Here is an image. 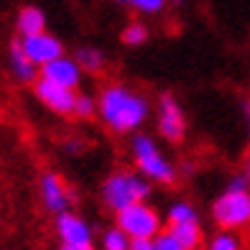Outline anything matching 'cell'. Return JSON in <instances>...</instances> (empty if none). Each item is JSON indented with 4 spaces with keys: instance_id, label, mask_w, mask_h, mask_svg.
I'll return each mask as SVG.
<instances>
[{
    "instance_id": "1",
    "label": "cell",
    "mask_w": 250,
    "mask_h": 250,
    "mask_svg": "<svg viewBox=\"0 0 250 250\" xmlns=\"http://www.w3.org/2000/svg\"><path fill=\"white\" fill-rule=\"evenodd\" d=\"M97 118L110 133L133 135L151 118V100L130 84L107 82L97 95Z\"/></svg>"
},
{
    "instance_id": "2",
    "label": "cell",
    "mask_w": 250,
    "mask_h": 250,
    "mask_svg": "<svg viewBox=\"0 0 250 250\" xmlns=\"http://www.w3.org/2000/svg\"><path fill=\"white\" fill-rule=\"evenodd\" d=\"M153 191V181L146 179L141 171H112L100 187V202L107 212H120L125 207H130L135 202H148Z\"/></svg>"
},
{
    "instance_id": "3",
    "label": "cell",
    "mask_w": 250,
    "mask_h": 250,
    "mask_svg": "<svg viewBox=\"0 0 250 250\" xmlns=\"http://www.w3.org/2000/svg\"><path fill=\"white\" fill-rule=\"evenodd\" d=\"M130 158L135 164V171H141L146 179H151L153 184L171 187L179 181V168L174 161H168L164 151L158 148L156 138H151L148 133H133L130 135Z\"/></svg>"
},
{
    "instance_id": "4",
    "label": "cell",
    "mask_w": 250,
    "mask_h": 250,
    "mask_svg": "<svg viewBox=\"0 0 250 250\" xmlns=\"http://www.w3.org/2000/svg\"><path fill=\"white\" fill-rule=\"evenodd\" d=\"M212 222L220 230L248 232L250 230V189H225L209 207Z\"/></svg>"
},
{
    "instance_id": "5",
    "label": "cell",
    "mask_w": 250,
    "mask_h": 250,
    "mask_svg": "<svg viewBox=\"0 0 250 250\" xmlns=\"http://www.w3.org/2000/svg\"><path fill=\"white\" fill-rule=\"evenodd\" d=\"M115 225L123 232H128L130 240L135 237H156L164 230V217L148 202H135L130 207L115 212Z\"/></svg>"
},
{
    "instance_id": "6",
    "label": "cell",
    "mask_w": 250,
    "mask_h": 250,
    "mask_svg": "<svg viewBox=\"0 0 250 250\" xmlns=\"http://www.w3.org/2000/svg\"><path fill=\"white\" fill-rule=\"evenodd\" d=\"M156 130L166 143H181L187 138V115L171 92H164L156 102Z\"/></svg>"
},
{
    "instance_id": "7",
    "label": "cell",
    "mask_w": 250,
    "mask_h": 250,
    "mask_svg": "<svg viewBox=\"0 0 250 250\" xmlns=\"http://www.w3.org/2000/svg\"><path fill=\"white\" fill-rule=\"evenodd\" d=\"M33 95H36V100L49 112H54V115H64V118L74 115L77 89L62 87V84H56V82H51V79L39 74V79L33 82Z\"/></svg>"
},
{
    "instance_id": "8",
    "label": "cell",
    "mask_w": 250,
    "mask_h": 250,
    "mask_svg": "<svg viewBox=\"0 0 250 250\" xmlns=\"http://www.w3.org/2000/svg\"><path fill=\"white\" fill-rule=\"evenodd\" d=\"M39 194H41V204L43 209L51 212L54 217L62 214L66 209H72L74 204V191L66 184V179L56 171H43L41 181H39Z\"/></svg>"
},
{
    "instance_id": "9",
    "label": "cell",
    "mask_w": 250,
    "mask_h": 250,
    "mask_svg": "<svg viewBox=\"0 0 250 250\" xmlns=\"http://www.w3.org/2000/svg\"><path fill=\"white\" fill-rule=\"evenodd\" d=\"M21 43H23L28 59L36 64L39 69H41V66H46L49 62L59 59V56H64V43L56 39L54 33H49V31L33 33V36H23V39H21Z\"/></svg>"
},
{
    "instance_id": "10",
    "label": "cell",
    "mask_w": 250,
    "mask_h": 250,
    "mask_svg": "<svg viewBox=\"0 0 250 250\" xmlns=\"http://www.w3.org/2000/svg\"><path fill=\"white\" fill-rule=\"evenodd\" d=\"M54 227H56L59 243H92V237H95L92 225H89L82 214H77L72 209L56 214Z\"/></svg>"
},
{
    "instance_id": "11",
    "label": "cell",
    "mask_w": 250,
    "mask_h": 250,
    "mask_svg": "<svg viewBox=\"0 0 250 250\" xmlns=\"http://www.w3.org/2000/svg\"><path fill=\"white\" fill-rule=\"evenodd\" d=\"M41 77L51 79V82L62 84V87H69V89H79V84H82V66H79V62L74 59V56H59V59L49 62L46 66H41Z\"/></svg>"
},
{
    "instance_id": "12",
    "label": "cell",
    "mask_w": 250,
    "mask_h": 250,
    "mask_svg": "<svg viewBox=\"0 0 250 250\" xmlns=\"http://www.w3.org/2000/svg\"><path fill=\"white\" fill-rule=\"evenodd\" d=\"M8 66H10V74H13L18 82H23V84H33L39 79V74H41L39 66L28 59V54L23 49V43H21V39L10 41V46H8Z\"/></svg>"
},
{
    "instance_id": "13",
    "label": "cell",
    "mask_w": 250,
    "mask_h": 250,
    "mask_svg": "<svg viewBox=\"0 0 250 250\" xmlns=\"http://www.w3.org/2000/svg\"><path fill=\"white\" fill-rule=\"evenodd\" d=\"M46 31V13L39 5H23L16 16V33L21 39Z\"/></svg>"
},
{
    "instance_id": "14",
    "label": "cell",
    "mask_w": 250,
    "mask_h": 250,
    "mask_svg": "<svg viewBox=\"0 0 250 250\" xmlns=\"http://www.w3.org/2000/svg\"><path fill=\"white\" fill-rule=\"evenodd\" d=\"M168 232H171L176 240L184 245V250H204L207 245V237H204L202 222H179V225H168Z\"/></svg>"
},
{
    "instance_id": "15",
    "label": "cell",
    "mask_w": 250,
    "mask_h": 250,
    "mask_svg": "<svg viewBox=\"0 0 250 250\" xmlns=\"http://www.w3.org/2000/svg\"><path fill=\"white\" fill-rule=\"evenodd\" d=\"M74 59L79 62V66H82L84 74H102L105 66H107L105 54H102L97 46H79L74 51Z\"/></svg>"
},
{
    "instance_id": "16",
    "label": "cell",
    "mask_w": 250,
    "mask_h": 250,
    "mask_svg": "<svg viewBox=\"0 0 250 250\" xmlns=\"http://www.w3.org/2000/svg\"><path fill=\"white\" fill-rule=\"evenodd\" d=\"M204 250H245V240H243V232H232V230H217Z\"/></svg>"
},
{
    "instance_id": "17",
    "label": "cell",
    "mask_w": 250,
    "mask_h": 250,
    "mask_svg": "<svg viewBox=\"0 0 250 250\" xmlns=\"http://www.w3.org/2000/svg\"><path fill=\"white\" fill-rule=\"evenodd\" d=\"M148 39H151V31H148V26H146L143 21H130V23H125V28L120 31V41L125 43V46H130V49L143 46Z\"/></svg>"
},
{
    "instance_id": "18",
    "label": "cell",
    "mask_w": 250,
    "mask_h": 250,
    "mask_svg": "<svg viewBox=\"0 0 250 250\" xmlns=\"http://www.w3.org/2000/svg\"><path fill=\"white\" fill-rule=\"evenodd\" d=\"M199 220V212H197V207L191 202H187V199H179V202H174L171 207L166 209V222L168 225H179V222H197Z\"/></svg>"
},
{
    "instance_id": "19",
    "label": "cell",
    "mask_w": 250,
    "mask_h": 250,
    "mask_svg": "<svg viewBox=\"0 0 250 250\" xmlns=\"http://www.w3.org/2000/svg\"><path fill=\"white\" fill-rule=\"evenodd\" d=\"M100 250H130V237L128 232H123L118 225L102 230V237H100Z\"/></svg>"
},
{
    "instance_id": "20",
    "label": "cell",
    "mask_w": 250,
    "mask_h": 250,
    "mask_svg": "<svg viewBox=\"0 0 250 250\" xmlns=\"http://www.w3.org/2000/svg\"><path fill=\"white\" fill-rule=\"evenodd\" d=\"M118 3L141 16H161L168 8V0H118Z\"/></svg>"
},
{
    "instance_id": "21",
    "label": "cell",
    "mask_w": 250,
    "mask_h": 250,
    "mask_svg": "<svg viewBox=\"0 0 250 250\" xmlns=\"http://www.w3.org/2000/svg\"><path fill=\"white\" fill-rule=\"evenodd\" d=\"M97 115V97L87 95V92H77V102H74V118L79 120H89Z\"/></svg>"
},
{
    "instance_id": "22",
    "label": "cell",
    "mask_w": 250,
    "mask_h": 250,
    "mask_svg": "<svg viewBox=\"0 0 250 250\" xmlns=\"http://www.w3.org/2000/svg\"><path fill=\"white\" fill-rule=\"evenodd\" d=\"M153 245H156V250H184V245H181L176 237L168 232V227L153 237Z\"/></svg>"
},
{
    "instance_id": "23",
    "label": "cell",
    "mask_w": 250,
    "mask_h": 250,
    "mask_svg": "<svg viewBox=\"0 0 250 250\" xmlns=\"http://www.w3.org/2000/svg\"><path fill=\"white\" fill-rule=\"evenodd\" d=\"M227 189H235V191H240V189H250V181H248V176L240 171V174H235L230 181H227Z\"/></svg>"
},
{
    "instance_id": "24",
    "label": "cell",
    "mask_w": 250,
    "mask_h": 250,
    "mask_svg": "<svg viewBox=\"0 0 250 250\" xmlns=\"http://www.w3.org/2000/svg\"><path fill=\"white\" fill-rule=\"evenodd\" d=\"M130 250H156L153 237H135V240H130Z\"/></svg>"
},
{
    "instance_id": "25",
    "label": "cell",
    "mask_w": 250,
    "mask_h": 250,
    "mask_svg": "<svg viewBox=\"0 0 250 250\" xmlns=\"http://www.w3.org/2000/svg\"><path fill=\"white\" fill-rule=\"evenodd\" d=\"M59 250H97L95 243H59Z\"/></svg>"
},
{
    "instance_id": "26",
    "label": "cell",
    "mask_w": 250,
    "mask_h": 250,
    "mask_svg": "<svg viewBox=\"0 0 250 250\" xmlns=\"http://www.w3.org/2000/svg\"><path fill=\"white\" fill-rule=\"evenodd\" d=\"M64 151L66 153H79V151H82V141H66L64 143Z\"/></svg>"
},
{
    "instance_id": "27",
    "label": "cell",
    "mask_w": 250,
    "mask_h": 250,
    "mask_svg": "<svg viewBox=\"0 0 250 250\" xmlns=\"http://www.w3.org/2000/svg\"><path fill=\"white\" fill-rule=\"evenodd\" d=\"M243 118H245V125H248V133H250V97L243 100Z\"/></svg>"
},
{
    "instance_id": "28",
    "label": "cell",
    "mask_w": 250,
    "mask_h": 250,
    "mask_svg": "<svg viewBox=\"0 0 250 250\" xmlns=\"http://www.w3.org/2000/svg\"><path fill=\"white\" fill-rule=\"evenodd\" d=\"M243 174L248 176V181H250V151L245 153V158H243Z\"/></svg>"
},
{
    "instance_id": "29",
    "label": "cell",
    "mask_w": 250,
    "mask_h": 250,
    "mask_svg": "<svg viewBox=\"0 0 250 250\" xmlns=\"http://www.w3.org/2000/svg\"><path fill=\"white\" fill-rule=\"evenodd\" d=\"M168 3H171V5H181V3H184V0H168Z\"/></svg>"
}]
</instances>
